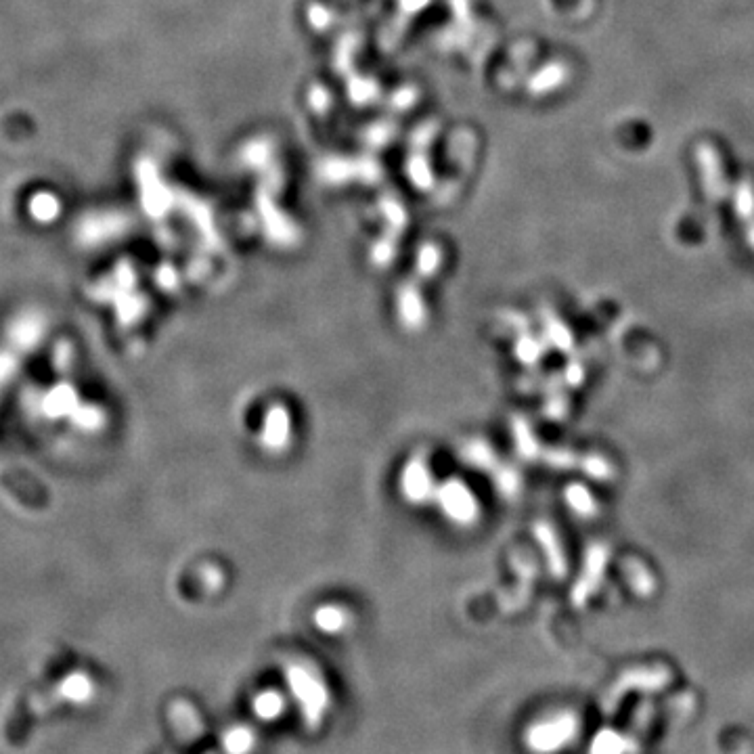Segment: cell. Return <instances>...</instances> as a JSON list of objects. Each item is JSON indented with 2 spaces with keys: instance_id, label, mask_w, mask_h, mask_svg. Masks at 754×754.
<instances>
[{
  "instance_id": "cell-1",
  "label": "cell",
  "mask_w": 754,
  "mask_h": 754,
  "mask_svg": "<svg viewBox=\"0 0 754 754\" xmlns=\"http://www.w3.org/2000/svg\"><path fill=\"white\" fill-rule=\"evenodd\" d=\"M581 731V721L572 713L539 719L524 731V746L532 754H558L568 748Z\"/></svg>"
},
{
  "instance_id": "cell-2",
  "label": "cell",
  "mask_w": 754,
  "mask_h": 754,
  "mask_svg": "<svg viewBox=\"0 0 754 754\" xmlns=\"http://www.w3.org/2000/svg\"><path fill=\"white\" fill-rule=\"evenodd\" d=\"M287 681H290V690L300 708L306 729H321L331 702L325 683L319 681L313 673H308L304 667H292L287 671Z\"/></svg>"
},
{
  "instance_id": "cell-3",
  "label": "cell",
  "mask_w": 754,
  "mask_h": 754,
  "mask_svg": "<svg viewBox=\"0 0 754 754\" xmlns=\"http://www.w3.org/2000/svg\"><path fill=\"white\" fill-rule=\"evenodd\" d=\"M256 744V731L243 723L227 727L223 738H220V746H223L225 754H252L256 750Z\"/></svg>"
},
{
  "instance_id": "cell-4",
  "label": "cell",
  "mask_w": 754,
  "mask_h": 754,
  "mask_svg": "<svg viewBox=\"0 0 754 754\" xmlns=\"http://www.w3.org/2000/svg\"><path fill=\"white\" fill-rule=\"evenodd\" d=\"M252 711H254L256 719H260L264 723H275L285 711V698L277 690H264V692L256 694V698L252 702Z\"/></svg>"
},
{
  "instance_id": "cell-5",
  "label": "cell",
  "mask_w": 754,
  "mask_h": 754,
  "mask_svg": "<svg viewBox=\"0 0 754 754\" xmlns=\"http://www.w3.org/2000/svg\"><path fill=\"white\" fill-rule=\"evenodd\" d=\"M623 752H625V740L610 729L600 731V734L593 738L591 748H589V754H623Z\"/></svg>"
}]
</instances>
